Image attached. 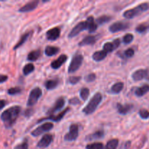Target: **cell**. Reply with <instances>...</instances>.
Instances as JSON below:
<instances>
[{"mask_svg":"<svg viewBox=\"0 0 149 149\" xmlns=\"http://www.w3.org/2000/svg\"><path fill=\"white\" fill-rule=\"evenodd\" d=\"M21 111V108L18 106H12L4 111L1 114V119L4 122V126L10 128L15 123Z\"/></svg>","mask_w":149,"mask_h":149,"instance_id":"obj_1","label":"cell"},{"mask_svg":"<svg viewBox=\"0 0 149 149\" xmlns=\"http://www.w3.org/2000/svg\"><path fill=\"white\" fill-rule=\"evenodd\" d=\"M102 98H103V97L100 93H95L94 96L91 98V100H90L88 104L83 109V113H85L86 115H90L94 113L98 105L101 102Z\"/></svg>","mask_w":149,"mask_h":149,"instance_id":"obj_2","label":"cell"},{"mask_svg":"<svg viewBox=\"0 0 149 149\" xmlns=\"http://www.w3.org/2000/svg\"><path fill=\"white\" fill-rule=\"evenodd\" d=\"M149 10V4L147 2L142 3V4H139L137 7H134V8L130 9V10H126L124 13L123 15L124 17H126L127 19L133 18V17H136V16L139 15L143 12L146 11V10Z\"/></svg>","mask_w":149,"mask_h":149,"instance_id":"obj_3","label":"cell"},{"mask_svg":"<svg viewBox=\"0 0 149 149\" xmlns=\"http://www.w3.org/2000/svg\"><path fill=\"white\" fill-rule=\"evenodd\" d=\"M83 62V55L80 54H77L73 57L71 62L68 66V73L73 74L77 71L81 66Z\"/></svg>","mask_w":149,"mask_h":149,"instance_id":"obj_4","label":"cell"},{"mask_svg":"<svg viewBox=\"0 0 149 149\" xmlns=\"http://www.w3.org/2000/svg\"><path fill=\"white\" fill-rule=\"evenodd\" d=\"M42 91L39 87H36L31 91L27 101L28 106H32L36 103L39 97L42 96Z\"/></svg>","mask_w":149,"mask_h":149,"instance_id":"obj_5","label":"cell"},{"mask_svg":"<svg viewBox=\"0 0 149 149\" xmlns=\"http://www.w3.org/2000/svg\"><path fill=\"white\" fill-rule=\"evenodd\" d=\"M86 29H88V23H87V20L80 22V23H79L75 27L73 28V29L71 31L69 34H68V37L69 38L75 37V36H77L80 32L86 30Z\"/></svg>","mask_w":149,"mask_h":149,"instance_id":"obj_6","label":"cell"},{"mask_svg":"<svg viewBox=\"0 0 149 149\" xmlns=\"http://www.w3.org/2000/svg\"><path fill=\"white\" fill-rule=\"evenodd\" d=\"M79 135V126L77 124H73L70 126L69 132L65 135L64 139L67 141H74L77 140Z\"/></svg>","mask_w":149,"mask_h":149,"instance_id":"obj_7","label":"cell"},{"mask_svg":"<svg viewBox=\"0 0 149 149\" xmlns=\"http://www.w3.org/2000/svg\"><path fill=\"white\" fill-rule=\"evenodd\" d=\"M53 124L51 123V122H47V123L43 124L42 125L39 126V127L36 128V130H34L33 131L31 132V135L34 137L39 136L40 135H42L44 132H46L49 131L50 130L52 129L53 127Z\"/></svg>","mask_w":149,"mask_h":149,"instance_id":"obj_8","label":"cell"},{"mask_svg":"<svg viewBox=\"0 0 149 149\" xmlns=\"http://www.w3.org/2000/svg\"><path fill=\"white\" fill-rule=\"evenodd\" d=\"M129 27L130 23H127V22L118 21L111 25L110 27H109V31L111 33H116V32H119L120 31L126 30Z\"/></svg>","mask_w":149,"mask_h":149,"instance_id":"obj_9","label":"cell"},{"mask_svg":"<svg viewBox=\"0 0 149 149\" xmlns=\"http://www.w3.org/2000/svg\"><path fill=\"white\" fill-rule=\"evenodd\" d=\"M61 35V29L59 27H55L47 31L46 36L48 40L55 41L59 38Z\"/></svg>","mask_w":149,"mask_h":149,"instance_id":"obj_10","label":"cell"},{"mask_svg":"<svg viewBox=\"0 0 149 149\" xmlns=\"http://www.w3.org/2000/svg\"><path fill=\"white\" fill-rule=\"evenodd\" d=\"M52 139H53V137H52V135H50V134H46L39 141V143H37V146L39 148H46V147L49 146V144L52 143Z\"/></svg>","mask_w":149,"mask_h":149,"instance_id":"obj_11","label":"cell"},{"mask_svg":"<svg viewBox=\"0 0 149 149\" xmlns=\"http://www.w3.org/2000/svg\"><path fill=\"white\" fill-rule=\"evenodd\" d=\"M120 39H116L113 40L112 42H106L103 45V50L106 51V52H111L118 48V47L120 45Z\"/></svg>","mask_w":149,"mask_h":149,"instance_id":"obj_12","label":"cell"},{"mask_svg":"<svg viewBox=\"0 0 149 149\" xmlns=\"http://www.w3.org/2000/svg\"><path fill=\"white\" fill-rule=\"evenodd\" d=\"M64 105H65V99H64V97H59V98L56 100V102H55V106H53V108L51 109H49V111L47 112V113L48 114L52 115L54 113H55V112L61 110V109L63 108Z\"/></svg>","mask_w":149,"mask_h":149,"instance_id":"obj_13","label":"cell"},{"mask_svg":"<svg viewBox=\"0 0 149 149\" xmlns=\"http://www.w3.org/2000/svg\"><path fill=\"white\" fill-rule=\"evenodd\" d=\"M148 74V71L146 69H139L137 70L136 71L132 74V79L134 81H141V80L143 79L146 77H147Z\"/></svg>","mask_w":149,"mask_h":149,"instance_id":"obj_14","label":"cell"},{"mask_svg":"<svg viewBox=\"0 0 149 149\" xmlns=\"http://www.w3.org/2000/svg\"><path fill=\"white\" fill-rule=\"evenodd\" d=\"M68 111H70L69 108H66L65 110H63L62 112H61L59 114L56 115V116H52V115H51V116H49V117H45L44 118V119H40V120L39 121V122H42V121H45V120H49H49L55 121V122H59V121H61V119L64 117V116L68 113Z\"/></svg>","mask_w":149,"mask_h":149,"instance_id":"obj_15","label":"cell"},{"mask_svg":"<svg viewBox=\"0 0 149 149\" xmlns=\"http://www.w3.org/2000/svg\"><path fill=\"white\" fill-rule=\"evenodd\" d=\"M38 4H39V1H32L31 2L27 3L26 4H25L24 6H23L22 7H20L18 11L20 13H27V12H31L32 10H33L34 9L36 8Z\"/></svg>","mask_w":149,"mask_h":149,"instance_id":"obj_16","label":"cell"},{"mask_svg":"<svg viewBox=\"0 0 149 149\" xmlns=\"http://www.w3.org/2000/svg\"><path fill=\"white\" fill-rule=\"evenodd\" d=\"M97 40V36H87L85 38L82 39V41L79 43V46L83 47L86 46V45H94Z\"/></svg>","mask_w":149,"mask_h":149,"instance_id":"obj_17","label":"cell"},{"mask_svg":"<svg viewBox=\"0 0 149 149\" xmlns=\"http://www.w3.org/2000/svg\"><path fill=\"white\" fill-rule=\"evenodd\" d=\"M67 58H68L67 55H61V56H59V58L58 59L51 63V67L53 69H58V68H59L66 61Z\"/></svg>","mask_w":149,"mask_h":149,"instance_id":"obj_18","label":"cell"},{"mask_svg":"<svg viewBox=\"0 0 149 149\" xmlns=\"http://www.w3.org/2000/svg\"><path fill=\"white\" fill-rule=\"evenodd\" d=\"M117 110L118 112H119L120 114L122 115H125L127 113H129L132 109L133 108L132 105L131 104H126V105H122L120 103H118L117 104Z\"/></svg>","mask_w":149,"mask_h":149,"instance_id":"obj_19","label":"cell"},{"mask_svg":"<svg viewBox=\"0 0 149 149\" xmlns=\"http://www.w3.org/2000/svg\"><path fill=\"white\" fill-rule=\"evenodd\" d=\"M107 53L108 52H106L105 50L97 51L93 55V58L94 61H97V62L101 61L106 58V57L107 56Z\"/></svg>","mask_w":149,"mask_h":149,"instance_id":"obj_20","label":"cell"},{"mask_svg":"<svg viewBox=\"0 0 149 149\" xmlns=\"http://www.w3.org/2000/svg\"><path fill=\"white\" fill-rule=\"evenodd\" d=\"M149 92V85L148 84H143L141 87L136 89L135 93L138 97H142L144 95L146 94Z\"/></svg>","mask_w":149,"mask_h":149,"instance_id":"obj_21","label":"cell"},{"mask_svg":"<svg viewBox=\"0 0 149 149\" xmlns=\"http://www.w3.org/2000/svg\"><path fill=\"white\" fill-rule=\"evenodd\" d=\"M31 34H32V31H29V32H27V33H24V34H23V35H22V36H21V37H20V40H19V42H17V43L15 45V47H14V48H13V49H17V48H19L20 46H22V45H23V44H24L25 42H26V40H27V39H29V37Z\"/></svg>","mask_w":149,"mask_h":149,"instance_id":"obj_22","label":"cell"},{"mask_svg":"<svg viewBox=\"0 0 149 149\" xmlns=\"http://www.w3.org/2000/svg\"><path fill=\"white\" fill-rule=\"evenodd\" d=\"M87 23H88V31L90 33H93V32L95 31L96 29L97 28V24L95 22L94 18L92 16H90V17L87 18Z\"/></svg>","mask_w":149,"mask_h":149,"instance_id":"obj_23","label":"cell"},{"mask_svg":"<svg viewBox=\"0 0 149 149\" xmlns=\"http://www.w3.org/2000/svg\"><path fill=\"white\" fill-rule=\"evenodd\" d=\"M60 51V49L57 47H53V46H47L45 48V55H47V56H53V55H56L57 53H58V52Z\"/></svg>","mask_w":149,"mask_h":149,"instance_id":"obj_24","label":"cell"},{"mask_svg":"<svg viewBox=\"0 0 149 149\" xmlns=\"http://www.w3.org/2000/svg\"><path fill=\"white\" fill-rule=\"evenodd\" d=\"M103 136H104V132L103 130H98L97 132H94L93 134H91V135L86 137V139L87 141H92V140L95 139H100V138H103Z\"/></svg>","mask_w":149,"mask_h":149,"instance_id":"obj_25","label":"cell"},{"mask_svg":"<svg viewBox=\"0 0 149 149\" xmlns=\"http://www.w3.org/2000/svg\"><path fill=\"white\" fill-rule=\"evenodd\" d=\"M41 55V50L40 49H36V50L32 51L28 55L27 59L30 61H35L38 60L39 56Z\"/></svg>","mask_w":149,"mask_h":149,"instance_id":"obj_26","label":"cell"},{"mask_svg":"<svg viewBox=\"0 0 149 149\" xmlns=\"http://www.w3.org/2000/svg\"><path fill=\"white\" fill-rule=\"evenodd\" d=\"M58 84V81L56 79H51L48 80L45 82V86L46 87L47 90H53V89L56 88V87Z\"/></svg>","mask_w":149,"mask_h":149,"instance_id":"obj_27","label":"cell"},{"mask_svg":"<svg viewBox=\"0 0 149 149\" xmlns=\"http://www.w3.org/2000/svg\"><path fill=\"white\" fill-rule=\"evenodd\" d=\"M124 88V83L122 82H117L116 84H113L111 87V93H115V94H118V93H120Z\"/></svg>","mask_w":149,"mask_h":149,"instance_id":"obj_28","label":"cell"},{"mask_svg":"<svg viewBox=\"0 0 149 149\" xmlns=\"http://www.w3.org/2000/svg\"><path fill=\"white\" fill-rule=\"evenodd\" d=\"M118 144H119V141L117 139H112L107 143L105 149H116Z\"/></svg>","mask_w":149,"mask_h":149,"instance_id":"obj_29","label":"cell"},{"mask_svg":"<svg viewBox=\"0 0 149 149\" xmlns=\"http://www.w3.org/2000/svg\"><path fill=\"white\" fill-rule=\"evenodd\" d=\"M33 71H34V65H33L32 63L26 64V65L23 67V72L25 76L29 75V74H30L31 73L33 72Z\"/></svg>","mask_w":149,"mask_h":149,"instance_id":"obj_30","label":"cell"},{"mask_svg":"<svg viewBox=\"0 0 149 149\" xmlns=\"http://www.w3.org/2000/svg\"><path fill=\"white\" fill-rule=\"evenodd\" d=\"M90 95V90L87 87H84L80 90V97L83 100H86Z\"/></svg>","mask_w":149,"mask_h":149,"instance_id":"obj_31","label":"cell"},{"mask_svg":"<svg viewBox=\"0 0 149 149\" xmlns=\"http://www.w3.org/2000/svg\"><path fill=\"white\" fill-rule=\"evenodd\" d=\"M111 20V17L110 16L102 15V16H100V17H98L97 20H96V22H97V24L102 25V24H103V23H107V22L110 21Z\"/></svg>","mask_w":149,"mask_h":149,"instance_id":"obj_32","label":"cell"},{"mask_svg":"<svg viewBox=\"0 0 149 149\" xmlns=\"http://www.w3.org/2000/svg\"><path fill=\"white\" fill-rule=\"evenodd\" d=\"M103 144L102 143H93L88 144L86 146V149H103Z\"/></svg>","mask_w":149,"mask_h":149,"instance_id":"obj_33","label":"cell"},{"mask_svg":"<svg viewBox=\"0 0 149 149\" xmlns=\"http://www.w3.org/2000/svg\"><path fill=\"white\" fill-rule=\"evenodd\" d=\"M149 29V25L147 24H141L136 27V31L138 33H143Z\"/></svg>","mask_w":149,"mask_h":149,"instance_id":"obj_34","label":"cell"},{"mask_svg":"<svg viewBox=\"0 0 149 149\" xmlns=\"http://www.w3.org/2000/svg\"><path fill=\"white\" fill-rule=\"evenodd\" d=\"M22 90L20 87H12V88L9 89L7 90V93L10 95H15L19 94V93H21Z\"/></svg>","mask_w":149,"mask_h":149,"instance_id":"obj_35","label":"cell"},{"mask_svg":"<svg viewBox=\"0 0 149 149\" xmlns=\"http://www.w3.org/2000/svg\"><path fill=\"white\" fill-rule=\"evenodd\" d=\"M134 36L132 33H127L123 37V42L125 44H130L133 40Z\"/></svg>","mask_w":149,"mask_h":149,"instance_id":"obj_36","label":"cell"},{"mask_svg":"<svg viewBox=\"0 0 149 149\" xmlns=\"http://www.w3.org/2000/svg\"><path fill=\"white\" fill-rule=\"evenodd\" d=\"M139 115L142 119H148L149 118V111L146 109H141L139 111Z\"/></svg>","mask_w":149,"mask_h":149,"instance_id":"obj_37","label":"cell"},{"mask_svg":"<svg viewBox=\"0 0 149 149\" xmlns=\"http://www.w3.org/2000/svg\"><path fill=\"white\" fill-rule=\"evenodd\" d=\"M14 149H29V144H28L27 141H25L24 142L16 146Z\"/></svg>","mask_w":149,"mask_h":149,"instance_id":"obj_38","label":"cell"},{"mask_svg":"<svg viewBox=\"0 0 149 149\" xmlns=\"http://www.w3.org/2000/svg\"><path fill=\"white\" fill-rule=\"evenodd\" d=\"M81 79L80 77H71L68 79V81L71 84H76L79 82Z\"/></svg>","mask_w":149,"mask_h":149,"instance_id":"obj_39","label":"cell"},{"mask_svg":"<svg viewBox=\"0 0 149 149\" xmlns=\"http://www.w3.org/2000/svg\"><path fill=\"white\" fill-rule=\"evenodd\" d=\"M96 79V75L95 74H90L87 76H86L85 78H84V80L87 82H92V81H95Z\"/></svg>","mask_w":149,"mask_h":149,"instance_id":"obj_40","label":"cell"},{"mask_svg":"<svg viewBox=\"0 0 149 149\" xmlns=\"http://www.w3.org/2000/svg\"><path fill=\"white\" fill-rule=\"evenodd\" d=\"M124 54H125L126 58H132V57L134 55V54H135V52H134L133 49H132V48H129V49H127V50L125 51Z\"/></svg>","mask_w":149,"mask_h":149,"instance_id":"obj_41","label":"cell"},{"mask_svg":"<svg viewBox=\"0 0 149 149\" xmlns=\"http://www.w3.org/2000/svg\"><path fill=\"white\" fill-rule=\"evenodd\" d=\"M79 103H80V100H79L77 97H73V98H71V100H69V103L72 105H77Z\"/></svg>","mask_w":149,"mask_h":149,"instance_id":"obj_42","label":"cell"},{"mask_svg":"<svg viewBox=\"0 0 149 149\" xmlns=\"http://www.w3.org/2000/svg\"><path fill=\"white\" fill-rule=\"evenodd\" d=\"M7 79H8V77H7V76L3 75V74H0V84H1V83L6 81Z\"/></svg>","mask_w":149,"mask_h":149,"instance_id":"obj_43","label":"cell"},{"mask_svg":"<svg viewBox=\"0 0 149 149\" xmlns=\"http://www.w3.org/2000/svg\"><path fill=\"white\" fill-rule=\"evenodd\" d=\"M32 113H33V110H32V109H28V110H26V112H25V116L29 117V116H30Z\"/></svg>","mask_w":149,"mask_h":149,"instance_id":"obj_44","label":"cell"},{"mask_svg":"<svg viewBox=\"0 0 149 149\" xmlns=\"http://www.w3.org/2000/svg\"><path fill=\"white\" fill-rule=\"evenodd\" d=\"M6 102L4 100H0V109H2L5 106Z\"/></svg>","mask_w":149,"mask_h":149,"instance_id":"obj_45","label":"cell"}]
</instances>
